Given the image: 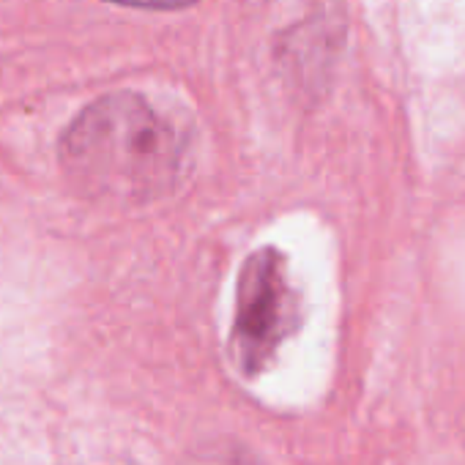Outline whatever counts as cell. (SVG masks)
<instances>
[{"mask_svg":"<svg viewBox=\"0 0 465 465\" xmlns=\"http://www.w3.org/2000/svg\"><path fill=\"white\" fill-rule=\"evenodd\" d=\"M66 178L94 200L151 203L170 194L186 167L181 129L140 94L85 107L61 137Z\"/></svg>","mask_w":465,"mask_h":465,"instance_id":"1","label":"cell"},{"mask_svg":"<svg viewBox=\"0 0 465 465\" xmlns=\"http://www.w3.org/2000/svg\"><path fill=\"white\" fill-rule=\"evenodd\" d=\"M299 323L302 307L285 255L274 247L258 250L239 274L230 331V351L242 375L255 378L266 372L282 345L296 334Z\"/></svg>","mask_w":465,"mask_h":465,"instance_id":"2","label":"cell"},{"mask_svg":"<svg viewBox=\"0 0 465 465\" xmlns=\"http://www.w3.org/2000/svg\"><path fill=\"white\" fill-rule=\"evenodd\" d=\"M113 4L121 6H137V9H178V6H189L194 0H113Z\"/></svg>","mask_w":465,"mask_h":465,"instance_id":"3","label":"cell"}]
</instances>
